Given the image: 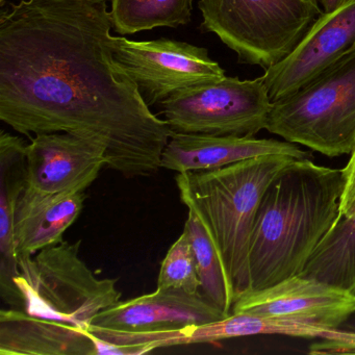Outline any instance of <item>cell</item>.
Returning a JSON list of instances; mask_svg holds the SVG:
<instances>
[{
    "instance_id": "obj_24",
    "label": "cell",
    "mask_w": 355,
    "mask_h": 355,
    "mask_svg": "<svg viewBox=\"0 0 355 355\" xmlns=\"http://www.w3.org/2000/svg\"><path fill=\"white\" fill-rule=\"evenodd\" d=\"M315 1L321 7L323 13H330L348 3L349 0H315Z\"/></svg>"
},
{
    "instance_id": "obj_17",
    "label": "cell",
    "mask_w": 355,
    "mask_h": 355,
    "mask_svg": "<svg viewBox=\"0 0 355 355\" xmlns=\"http://www.w3.org/2000/svg\"><path fill=\"white\" fill-rule=\"evenodd\" d=\"M301 275L355 293V211L340 217Z\"/></svg>"
},
{
    "instance_id": "obj_9",
    "label": "cell",
    "mask_w": 355,
    "mask_h": 355,
    "mask_svg": "<svg viewBox=\"0 0 355 355\" xmlns=\"http://www.w3.org/2000/svg\"><path fill=\"white\" fill-rule=\"evenodd\" d=\"M232 313L338 329L355 315V293L298 275L261 290L241 293Z\"/></svg>"
},
{
    "instance_id": "obj_15",
    "label": "cell",
    "mask_w": 355,
    "mask_h": 355,
    "mask_svg": "<svg viewBox=\"0 0 355 355\" xmlns=\"http://www.w3.org/2000/svg\"><path fill=\"white\" fill-rule=\"evenodd\" d=\"M0 355H96L88 329L28 315L0 311Z\"/></svg>"
},
{
    "instance_id": "obj_22",
    "label": "cell",
    "mask_w": 355,
    "mask_h": 355,
    "mask_svg": "<svg viewBox=\"0 0 355 355\" xmlns=\"http://www.w3.org/2000/svg\"><path fill=\"white\" fill-rule=\"evenodd\" d=\"M343 171L345 187L340 200V217H348L355 211V149Z\"/></svg>"
},
{
    "instance_id": "obj_23",
    "label": "cell",
    "mask_w": 355,
    "mask_h": 355,
    "mask_svg": "<svg viewBox=\"0 0 355 355\" xmlns=\"http://www.w3.org/2000/svg\"><path fill=\"white\" fill-rule=\"evenodd\" d=\"M88 334L94 344L96 355H141L148 353L144 347L116 344L96 336L89 330Z\"/></svg>"
},
{
    "instance_id": "obj_10",
    "label": "cell",
    "mask_w": 355,
    "mask_h": 355,
    "mask_svg": "<svg viewBox=\"0 0 355 355\" xmlns=\"http://www.w3.org/2000/svg\"><path fill=\"white\" fill-rule=\"evenodd\" d=\"M355 51V0L322 13L294 51L261 76L272 103L306 86Z\"/></svg>"
},
{
    "instance_id": "obj_6",
    "label": "cell",
    "mask_w": 355,
    "mask_h": 355,
    "mask_svg": "<svg viewBox=\"0 0 355 355\" xmlns=\"http://www.w3.org/2000/svg\"><path fill=\"white\" fill-rule=\"evenodd\" d=\"M201 28L239 62L267 70L288 57L323 13L315 0H199Z\"/></svg>"
},
{
    "instance_id": "obj_21",
    "label": "cell",
    "mask_w": 355,
    "mask_h": 355,
    "mask_svg": "<svg viewBox=\"0 0 355 355\" xmlns=\"http://www.w3.org/2000/svg\"><path fill=\"white\" fill-rule=\"evenodd\" d=\"M309 346V354H355V328L328 330Z\"/></svg>"
},
{
    "instance_id": "obj_16",
    "label": "cell",
    "mask_w": 355,
    "mask_h": 355,
    "mask_svg": "<svg viewBox=\"0 0 355 355\" xmlns=\"http://www.w3.org/2000/svg\"><path fill=\"white\" fill-rule=\"evenodd\" d=\"M85 192L37 194L22 193L16 209L18 254L35 255L63 241L66 230L80 217Z\"/></svg>"
},
{
    "instance_id": "obj_19",
    "label": "cell",
    "mask_w": 355,
    "mask_h": 355,
    "mask_svg": "<svg viewBox=\"0 0 355 355\" xmlns=\"http://www.w3.org/2000/svg\"><path fill=\"white\" fill-rule=\"evenodd\" d=\"M193 0H112L113 28L134 35L155 28H178L192 19Z\"/></svg>"
},
{
    "instance_id": "obj_13",
    "label": "cell",
    "mask_w": 355,
    "mask_h": 355,
    "mask_svg": "<svg viewBox=\"0 0 355 355\" xmlns=\"http://www.w3.org/2000/svg\"><path fill=\"white\" fill-rule=\"evenodd\" d=\"M269 155H288L297 159L311 157V153L286 141L186 134L171 130L162 155L161 168L178 173L201 171Z\"/></svg>"
},
{
    "instance_id": "obj_18",
    "label": "cell",
    "mask_w": 355,
    "mask_h": 355,
    "mask_svg": "<svg viewBox=\"0 0 355 355\" xmlns=\"http://www.w3.org/2000/svg\"><path fill=\"white\" fill-rule=\"evenodd\" d=\"M184 230L192 245L201 282L200 292L225 315H230L236 301L234 284L211 234L191 209H188Z\"/></svg>"
},
{
    "instance_id": "obj_3",
    "label": "cell",
    "mask_w": 355,
    "mask_h": 355,
    "mask_svg": "<svg viewBox=\"0 0 355 355\" xmlns=\"http://www.w3.org/2000/svg\"><path fill=\"white\" fill-rule=\"evenodd\" d=\"M295 157L269 155L217 169L176 175L180 200L213 239L236 291L249 288V245L259 203L269 184Z\"/></svg>"
},
{
    "instance_id": "obj_14",
    "label": "cell",
    "mask_w": 355,
    "mask_h": 355,
    "mask_svg": "<svg viewBox=\"0 0 355 355\" xmlns=\"http://www.w3.org/2000/svg\"><path fill=\"white\" fill-rule=\"evenodd\" d=\"M26 147L19 137L0 132V296L22 311L24 299L15 284L19 274L15 220L18 201L26 189Z\"/></svg>"
},
{
    "instance_id": "obj_25",
    "label": "cell",
    "mask_w": 355,
    "mask_h": 355,
    "mask_svg": "<svg viewBox=\"0 0 355 355\" xmlns=\"http://www.w3.org/2000/svg\"><path fill=\"white\" fill-rule=\"evenodd\" d=\"M7 1L8 0H0V7H3Z\"/></svg>"
},
{
    "instance_id": "obj_11",
    "label": "cell",
    "mask_w": 355,
    "mask_h": 355,
    "mask_svg": "<svg viewBox=\"0 0 355 355\" xmlns=\"http://www.w3.org/2000/svg\"><path fill=\"white\" fill-rule=\"evenodd\" d=\"M105 167V149L96 141L69 132L36 135L26 147L24 192H86Z\"/></svg>"
},
{
    "instance_id": "obj_2",
    "label": "cell",
    "mask_w": 355,
    "mask_h": 355,
    "mask_svg": "<svg viewBox=\"0 0 355 355\" xmlns=\"http://www.w3.org/2000/svg\"><path fill=\"white\" fill-rule=\"evenodd\" d=\"M344 171L295 159L269 184L249 245V290L301 275L340 217Z\"/></svg>"
},
{
    "instance_id": "obj_7",
    "label": "cell",
    "mask_w": 355,
    "mask_h": 355,
    "mask_svg": "<svg viewBox=\"0 0 355 355\" xmlns=\"http://www.w3.org/2000/svg\"><path fill=\"white\" fill-rule=\"evenodd\" d=\"M162 105L172 132L253 138L266 130L272 101L261 76H225L178 91Z\"/></svg>"
},
{
    "instance_id": "obj_8",
    "label": "cell",
    "mask_w": 355,
    "mask_h": 355,
    "mask_svg": "<svg viewBox=\"0 0 355 355\" xmlns=\"http://www.w3.org/2000/svg\"><path fill=\"white\" fill-rule=\"evenodd\" d=\"M116 62L138 85L147 105L162 103L174 93L225 78L207 49L182 41L162 38L132 41L112 37Z\"/></svg>"
},
{
    "instance_id": "obj_1",
    "label": "cell",
    "mask_w": 355,
    "mask_h": 355,
    "mask_svg": "<svg viewBox=\"0 0 355 355\" xmlns=\"http://www.w3.org/2000/svg\"><path fill=\"white\" fill-rule=\"evenodd\" d=\"M107 0H21L0 14V120L19 134L69 132L126 178L161 169L171 130L116 62Z\"/></svg>"
},
{
    "instance_id": "obj_4",
    "label": "cell",
    "mask_w": 355,
    "mask_h": 355,
    "mask_svg": "<svg viewBox=\"0 0 355 355\" xmlns=\"http://www.w3.org/2000/svg\"><path fill=\"white\" fill-rule=\"evenodd\" d=\"M80 244L63 240L19 255L15 284L28 315L88 329L99 313L121 301L117 280L97 277L80 259Z\"/></svg>"
},
{
    "instance_id": "obj_20",
    "label": "cell",
    "mask_w": 355,
    "mask_h": 355,
    "mask_svg": "<svg viewBox=\"0 0 355 355\" xmlns=\"http://www.w3.org/2000/svg\"><path fill=\"white\" fill-rule=\"evenodd\" d=\"M200 286L192 245L184 230L162 261L157 288H178L196 294L200 292Z\"/></svg>"
},
{
    "instance_id": "obj_5",
    "label": "cell",
    "mask_w": 355,
    "mask_h": 355,
    "mask_svg": "<svg viewBox=\"0 0 355 355\" xmlns=\"http://www.w3.org/2000/svg\"><path fill=\"white\" fill-rule=\"evenodd\" d=\"M266 130L328 157L355 149V51L306 86L272 103Z\"/></svg>"
},
{
    "instance_id": "obj_12",
    "label": "cell",
    "mask_w": 355,
    "mask_h": 355,
    "mask_svg": "<svg viewBox=\"0 0 355 355\" xmlns=\"http://www.w3.org/2000/svg\"><path fill=\"white\" fill-rule=\"evenodd\" d=\"M227 315L201 292L157 288L128 301H119L93 319L92 327L113 331L145 334L171 331L191 325L219 321Z\"/></svg>"
}]
</instances>
